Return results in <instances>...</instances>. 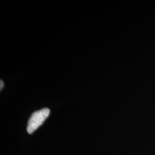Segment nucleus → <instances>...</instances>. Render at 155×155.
<instances>
[{"label": "nucleus", "mask_w": 155, "mask_h": 155, "mask_svg": "<svg viewBox=\"0 0 155 155\" xmlns=\"http://www.w3.org/2000/svg\"><path fill=\"white\" fill-rule=\"evenodd\" d=\"M50 110L48 108H42L41 110L34 112L31 115L28 121V132L29 134H32L37 130L44 123V121L50 115Z\"/></svg>", "instance_id": "1"}, {"label": "nucleus", "mask_w": 155, "mask_h": 155, "mask_svg": "<svg viewBox=\"0 0 155 155\" xmlns=\"http://www.w3.org/2000/svg\"><path fill=\"white\" fill-rule=\"evenodd\" d=\"M2 87H4V82L2 81H1V88H0L1 90H2Z\"/></svg>", "instance_id": "2"}]
</instances>
